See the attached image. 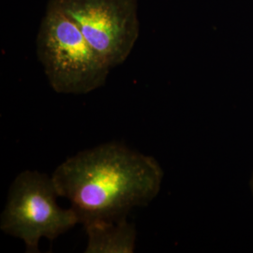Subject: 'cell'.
I'll list each match as a JSON object with an SVG mask.
<instances>
[{
  "label": "cell",
  "instance_id": "1",
  "mask_svg": "<svg viewBox=\"0 0 253 253\" xmlns=\"http://www.w3.org/2000/svg\"><path fill=\"white\" fill-rule=\"evenodd\" d=\"M163 167L148 155L118 143H107L68 158L52 178L59 197L68 200L84 224L126 217L160 193Z\"/></svg>",
  "mask_w": 253,
  "mask_h": 253
},
{
  "label": "cell",
  "instance_id": "2",
  "mask_svg": "<svg viewBox=\"0 0 253 253\" xmlns=\"http://www.w3.org/2000/svg\"><path fill=\"white\" fill-rule=\"evenodd\" d=\"M37 55L54 92L84 95L104 85L110 68L63 11L48 2Z\"/></svg>",
  "mask_w": 253,
  "mask_h": 253
},
{
  "label": "cell",
  "instance_id": "3",
  "mask_svg": "<svg viewBox=\"0 0 253 253\" xmlns=\"http://www.w3.org/2000/svg\"><path fill=\"white\" fill-rule=\"evenodd\" d=\"M52 175L26 170L11 183L0 216V230L22 240L28 253H40L42 238L54 241L77 225L73 208H62Z\"/></svg>",
  "mask_w": 253,
  "mask_h": 253
},
{
  "label": "cell",
  "instance_id": "4",
  "mask_svg": "<svg viewBox=\"0 0 253 253\" xmlns=\"http://www.w3.org/2000/svg\"><path fill=\"white\" fill-rule=\"evenodd\" d=\"M73 21L110 69L124 63L140 34L137 0H49Z\"/></svg>",
  "mask_w": 253,
  "mask_h": 253
},
{
  "label": "cell",
  "instance_id": "5",
  "mask_svg": "<svg viewBox=\"0 0 253 253\" xmlns=\"http://www.w3.org/2000/svg\"><path fill=\"white\" fill-rule=\"evenodd\" d=\"M87 236L85 253H133L135 227L126 220L96 219L83 224Z\"/></svg>",
  "mask_w": 253,
  "mask_h": 253
},
{
  "label": "cell",
  "instance_id": "6",
  "mask_svg": "<svg viewBox=\"0 0 253 253\" xmlns=\"http://www.w3.org/2000/svg\"><path fill=\"white\" fill-rule=\"evenodd\" d=\"M251 190H252V192H253V176H252V179H251Z\"/></svg>",
  "mask_w": 253,
  "mask_h": 253
}]
</instances>
